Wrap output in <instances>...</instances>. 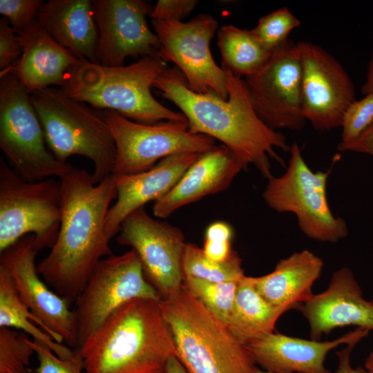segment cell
<instances>
[{"instance_id":"6da1fadb","label":"cell","mask_w":373,"mask_h":373,"mask_svg":"<svg viewBox=\"0 0 373 373\" xmlns=\"http://www.w3.org/2000/svg\"><path fill=\"white\" fill-rule=\"evenodd\" d=\"M60 181L63 202L59 233L37 269L48 286L73 303L97 263L113 255L105 223L117 191L112 175L95 184L85 169L73 168Z\"/></svg>"},{"instance_id":"7a4b0ae2","label":"cell","mask_w":373,"mask_h":373,"mask_svg":"<svg viewBox=\"0 0 373 373\" xmlns=\"http://www.w3.org/2000/svg\"><path fill=\"white\" fill-rule=\"evenodd\" d=\"M226 74L227 100L191 90L177 68H166L153 87L172 102L186 117L189 130L218 140L243 165L253 164L267 180L272 176L269 158L285 166L275 148L289 152L285 136L266 125L249 101L242 78L222 68Z\"/></svg>"},{"instance_id":"3957f363","label":"cell","mask_w":373,"mask_h":373,"mask_svg":"<svg viewBox=\"0 0 373 373\" xmlns=\"http://www.w3.org/2000/svg\"><path fill=\"white\" fill-rule=\"evenodd\" d=\"M160 300L135 298L113 312L78 347L86 373H162L175 347Z\"/></svg>"},{"instance_id":"277c9868","label":"cell","mask_w":373,"mask_h":373,"mask_svg":"<svg viewBox=\"0 0 373 373\" xmlns=\"http://www.w3.org/2000/svg\"><path fill=\"white\" fill-rule=\"evenodd\" d=\"M166 68L157 56L115 67L80 59L60 89L74 100L115 111L137 123L187 122L183 113L166 108L152 95L156 79Z\"/></svg>"},{"instance_id":"5b68a950","label":"cell","mask_w":373,"mask_h":373,"mask_svg":"<svg viewBox=\"0 0 373 373\" xmlns=\"http://www.w3.org/2000/svg\"><path fill=\"white\" fill-rule=\"evenodd\" d=\"M160 305L188 373H251L256 367L246 347L183 284Z\"/></svg>"},{"instance_id":"8992f818","label":"cell","mask_w":373,"mask_h":373,"mask_svg":"<svg viewBox=\"0 0 373 373\" xmlns=\"http://www.w3.org/2000/svg\"><path fill=\"white\" fill-rule=\"evenodd\" d=\"M30 95L47 146L58 160L67 162L75 155L89 159L95 184L112 175L116 146L102 112L70 98L60 88L48 87Z\"/></svg>"},{"instance_id":"52a82bcc","label":"cell","mask_w":373,"mask_h":373,"mask_svg":"<svg viewBox=\"0 0 373 373\" xmlns=\"http://www.w3.org/2000/svg\"><path fill=\"white\" fill-rule=\"evenodd\" d=\"M0 148L25 180H59L73 167L48 149L30 93L15 73L0 72Z\"/></svg>"},{"instance_id":"ba28073f","label":"cell","mask_w":373,"mask_h":373,"mask_svg":"<svg viewBox=\"0 0 373 373\" xmlns=\"http://www.w3.org/2000/svg\"><path fill=\"white\" fill-rule=\"evenodd\" d=\"M60 180H25L0 157V252L33 235L37 249L51 248L62 212Z\"/></svg>"},{"instance_id":"9c48e42d","label":"cell","mask_w":373,"mask_h":373,"mask_svg":"<svg viewBox=\"0 0 373 373\" xmlns=\"http://www.w3.org/2000/svg\"><path fill=\"white\" fill-rule=\"evenodd\" d=\"M285 173L268 179L262 193L265 203L278 212L294 213L307 237L336 242L347 236L344 220L332 212L327 198L328 171H313L305 162L296 143L290 146Z\"/></svg>"},{"instance_id":"30bf717a","label":"cell","mask_w":373,"mask_h":373,"mask_svg":"<svg viewBox=\"0 0 373 373\" xmlns=\"http://www.w3.org/2000/svg\"><path fill=\"white\" fill-rule=\"evenodd\" d=\"M116 146L113 175L140 173L161 160L180 153L203 154L215 145V140L189 130L188 122L166 120L146 124L132 121L118 113L103 110Z\"/></svg>"},{"instance_id":"8fae6325","label":"cell","mask_w":373,"mask_h":373,"mask_svg":"<svg viewBox=\"0 0 373 373\" xmlns=\"http://www.w3.org/2000/svg\"><path fill=\"white\" fill-rule=\"evenodd\" d=\"M135 298L160 300L131 249L102 259L75 300L78 348L117 309Z\"/></svg>"},{"instance_id":"7c38bea8","label":"cell","mask_w":373,"mask_h":373,"mask_svg":"<svg viewBox=\"0 0 373 373\" xmlns=\"http://www.w3.org/2000/svg\"><path fill=\"white\" fill-rule=\"evenodd\" d=\"M152 25L160 44L157 57L174 63L191 90L228 99L225 71L210 50L218 28L211 15L202 13L187 22L152 20Z\"/></svg>"},{"instance_id":"4fadbf2b","label":"cell","mask_w":373,"mask_h":373,"mask_svg":"<svg viewBox=\"0 0 373 373\" xmlns=\"http://www.w3.org/2000/svg\"><path fill=\"white\" fill-rule=\"evenodd\" d=\"M242 80L254 110L269 128L300 131L304 127L297 44L289 39L259 70Z\"/></svg>"},{"instance_id":"5bb4252c","label":"cell","mask_w":373,"mask_h":373,"mask_svg":"<svg viewBox=\"0 0 373 373\" xmlns=\"http://www.w3.org/2000/svg\"><path fill=\"white\" fill-rule=\"evenodd\" d=\"M117 234V244L129 246L138 254L145 278L160 299L182 287V258L186 242L180 228L154 219L141 207L124 220Z\"/></svg>"},{"instance_id":"9a60e30c","label":"cell","mask_w":373,"mask_h":373,"mask_svg":"<svg viewBox=\"0 0 373 373\" xmlns=\"http://www.w3.org/2000/svg\"><path fill=\"white\" fill-rule=\"evenodd\" d=\"M38 253L33 235H27L0 252V265L10 273L19 294L41 321L44 331L56 342L73 349L78 347V329L71 303L41 279L35 258Z\"/></svg>"},{"instance_id":"2e32d148","label":"cell","mask_w":373,"mask_h":373,"mask_svg":"<svg viewBox=\"0 0 373 373\" xmlns=\"http://www.w3.org/2000/svg\"><path fill=\"white\" fill-rule=\"evenodd\" d=\"M297 47L306 120L321 131L341 126L345 111L356 100L350 77L341 63L321 46L300 41Z\"/></svg>"},{"instance_id":"e0dca14e","label":"cell","mask_w":373,"mask_h":373,"mask_svg":"<svg viewBox=\"0 0 373 373\" xmlns=\"http://www.w3.org/2000/svg\"><path fill=\"white\" fill-rule=\"evenodd\" d=\"M92 3L99 30L97 64L122 66L128 57H157L160 44L146 21L153 9L151 4L142 0H93Z\"/></svg>"},{"instance_id":"ac0fdd59","label":"cell","mask_w":373,"mask_h":373,"mask_svg":"<svg viewBox=\"0 0 373 373\" xmlns=\"http://www.w3.org/2000/svg\"><path fill=\"white\" fill-rule=\"evenodd\" d=\"M309 325L310 337L319 341L335 328L356 326L373 330V301L363 296L352 271H336L323 292L314 294L300 307Z\"/></svg>"},{"instance_id":"d6986e66","label":"cell","mask_w":373,"mask_h":373,"mask_svg":"<svg viewBox=\"0 0 373 373\" xmlns=\"http://www.w3.org/2000/svg\"><path fill=\"white\" fill-rule=\"evenodd\" d=\"M369 333L357 327L329 341L268 334L245 345L256 364L272 373H332L325 366L328 352L341 345L358 343Z\"/></svg>"},{"instance_id":"ffe728a7","label":"cell","mask_w":373,"mask_h":373,"mask_svg":"<svg viewBox=\"0 0 373 373\" xmlns=\"http://www.w3.org/2000/svg\"><path fill=\"white\" fill-rule=\"evenodd\" d=\"M200 155L193 153L177 154L161 160L151 169L140 173L112 175L117 197L106 216L105 231L107 237L111 240L117 235L122 223L131 213L167 193Z\"/></svg>"},{"instance_id":"44dd1931","label":"cell","mask_w":373,"mask_h":373,"mask_svg":"<svg viewBox=\"0 0 373 373\" xmlns=\"http://www.w3.org/2000/svg\"><path fill=\"white\" fill-rule=\"evenodd\" d=\"M243 169L226 146H215L200 155L171 189L154 202V216L168 218L185 205L226 190Z\"/></svg>"},{"instance_id":"7402d4cb","label":"cell","mask_w":373,"mask_h":373,"mask_svg":"<svg viewBox=\"0 0 373 373\" xmlns=\"http://www.w3.org/2000/svg\"><path fill=\"white\" fill-rule=\"evenodd\" d=\"M17 33L22 54L8 70L16 74L30 94L52 85L61 88L80 59L57 43L37 21Z\"/></svg>"},{"instance_id":"603a6c76","label":"cell","mask_w":373,"mask_h":373,"mask_svg":"<svg viewBox=\"0 0 373 373\" xmlns=\"http://www.w3.org/2000/svg\"><path fill=\"white\" fill-rule=\"evenodd\" d=\"M37 21L60 46L79 59L97 64L99 30L90 0H50Z\"/></svg>"},{"instance_id":"cb8c5ba5","label":"cell","mask_w":373,"mask_h":373,"mask_svg":"<svg viewBox=\"0 0 373 373\" xmlns=\"http://www.w3.org/2000/svg\"><path fill=\"white\" fill-rule=\"evenodd\" d=\"M323 267L321 258L305 249L281 259L271 272L252 280L268 302L287 312L312 298V286Z\"/></svg>"},{"instance_id":"d4e9b609","label":"cell","mask_w":373,"mask_h":373,"mask_svg":"<svg viewBox=\"0 0 373 373\" xmlns=\"http://www.w3.org/2000/svg\"><path fill=\"white\" fill-rule=\"evenodd\" d=\"M285 312L268 302L256 289L252 276L239 281L233 307L226 325L245 346L274 332L278 318Z\"/></svg>"},{"instance_id":"484cf974","label":"cell","mask_w":373,"mask_h":373,"mask_svg":"<svg viewBox=\"0 0 373 373\" xmlns=\"http://www.w3.org/2000/svg\"><path fill=\"white\" fill-rule=\"evenodd\" d=\"M0 327L21 330L32 340L47 345L57 356L66 359L74 350L54 341L47 334L41 321L21 300L9 271L0 265Z\"/></svg>"},{"instance_id":"4316f807","label":"cell","mask_w":373,"mask_h":373,"mask_svg":"<svg viewBox=\"0 0 373 373\" xmlns=\"http://www.w3.org/2000/svg\"><path fill=\"white\" fill-rule=\"evenodd\" d=\"M218 46L222 56V68L240 77L256 73L273 53L260 44L251 30L230 24L218 30Z\"/></svg>"},{"instance_id":"83f0119b","label":"cell","mask_w":373,"mask_h":373,"mask_svg":"<svg viewBox=\"0 0 373 373\" xmlns=\"http://www.w3.org/2000/svg\"><path fill=\"white\" fill-rule=\"evenodd\" d=\"M183 278L192 277L209 282L240 280L244 276L242 260L236 251L223 262L207 258L202 248L193 243H186L182 258Z\"/></svg>"},{"instance_id":"f1b7e54d","label":"cell","mask_w":373,"mask_h":373,"mask_svg":"<svg viewBox=\"0 0 373 373\" xmlns=\"http://www.w3.org/2000/svg\"><path fill=\"white\" fill-rule=\"evenodd\" d=\"M240 280L209 282L192 277L183 278V285L219 321L227 325Z\"/></svg>"},{"instance_id":"f546056e","label":"cell","mask_w":373,"mask_h":373,"mask_svg":"<svg viewBox=\"0 0 373 373\" xmlns=\"http://www.w3.org/2000/svg\"><path fill=\"white\" fill-rule=\"evenodd\" d=\"M300 25L299 19L283 7L260 17L251 30L267 50L274 52L288 41L289 33Z\"/></svg>"},{"instance_id":"4dcf8cb0","label":"cell","mask_w":373,"mask_h":373,"mask_svg":"<svg viewBox=\"0 0 373 373\" xmlns=\"http://www.w3.org/2000/svg\"><path fill=\"white\" fill-rule=\"evenodd\" d=\"M28 337L15 329L0 327V373H20L35 353Z\"/></svg>"},{"instance_id":"1f68e13d","label":"cell","mask_w":373,"mask_h":373,"mask_svg":"<svg viewBox=\"0 0 373 373\" xmlns=\"http://www.w3.org/2000/svg\"><path fill=\"white\" fill-rule=\"evenodd\" d=\"M373 123V94L354 101L345 111L341 126L345 144L356 140Z\"/></svg>"},{"instance_id":"d6a6232c","label":"cell","mask_w":373,"mask_h":373,"mask_svg":"<svg viewBox=\"0 0 373 373\" xmlns=\"http://www.w3.org/2000/svg\"><path fill=\"white\" fill-rule=\"evenodd\" d=\"M28 343L39 361L35 373H84V359L79 348L73 349L71 357L63 359L41 342L28 338Z\"/></svg>"},{"instance_id":"836d02e7","label":"cell","mask_w":373,"mask_h":373,"mask_svg":"<svg viewBox=\"0 0 373 373\" xmlns=\"http://www.w3.org/2000/svg\"><path fill=\"white\" fill-rule=\"evenodd\" d=\"M44 3L42 0H0V13L18 32L37 21Z\"/></svg>"},{"instance_id":"e575fe53","label":"cell","mask_w":373,"mask_h":373,"mask_svg":"<svg viewBox=\"0 0 373 373\" xmlns=\"http://www.w3.org/2000/svg\"><path fill=\"white\" fill-rule=\"evenodd\" d=\"M23 46L19 35L6 18L0 20V72L12 68L20 58Z\"/></svg>"},{"instance_id":"d590c367","label":"cell","mask_w":373,"mask_h":373,"mask_svg":"<svg viewBox=\"0 0 373 373\" xmlns=\"http://www.w3.org/2000/svg\"><path fill=\"white\" fill-rule=\"evenodd\" d=\"M198 4L196 0H159L153 6L149 17L152 20L182 21Z\"/></svg>"},{"instance_id":"8d00e7d4","label":"cell","mask_w":373,"mask_h":373,"mask_svg":"<svg viewBox=\"0 0 373 373\" xmlns=\"http://www.w3.org/2000/svg\"><path fill=\"white\" fill-rule=\"evenodd\" d=\"M338 149L341 151H354L373 156V123L356 140L349 143H339Z\"/></svg>"},{"instance_id":"74e56055","label":"cell","mask_w":373,"mask_h":373,"mask_svg":"<svg viewBox=\"0 0 373 373\" xmlns=\"http://www.w3.org/2000/svg\"><path fill=\"white\" fill-rule=\"evenodd\" d=\"M202 250L207 258L216 262L227 260L233 251L231 249V241L209 240H205Z\"/></svg>"},{"instance_id":"f35d334b","label":"cell","mask_w":373,"mask_h":373,"mask_svg":"<svg viewBox=\"0 0 373 373\" xmlns=\"http://www.w3.org/2000/svg\"><path fill=\"white\" fill-rule=\"evenodd\" d=\"M233 230L224 222H216L208 226L205 231V240L231 241Z\"/></svg>"},{"instance_id":"ab89813d","label":"cell","mask_w":373,"mask_h":373,"mask_svg":"<svg viewBox=\"0 0 373 373\" xmlns=\"http://www.w3.org/2000/svg\"><path fill=\"white\" fill-rule=\"evenodd\" d=\"M356 343H352L346 346L341 350L336 352L338 359V367L335 373H365L366 372L361 368L352 367L350 363L351 353L354 348Z\"/></svg>"},{"instance_id":"60d3db41","label":"cell","mask_w":373,"mask_h":373,"mask_svg":"<svg viewBox=\"0 0 373 373\" xmlns=\"http://www.w3.org/2000/svg\"><path fill=\"white\" fill-rule=\"evenodd\" d=\"M361 93L364 95L373 94V48L367 68L365 81L362 86Z\"/></svg>"},{"instance_id":"b9f144b4","label":"cell","mask_w":373,"mask_h":373,"mask_svg":"<svg viewBox=\"0 0 373 373\" xmlns=\"http://www.w3.org/2000/svg\"><path fill=\"white\" fill-rule=\"evenodd\" d=\"M162 373H188V372L176 356H173L168 361Z\"/></svg>"},{"instance_id":"7bdbcfd3","label":"cell","mask_w":373,"mask_h":373,"mask_svg":"<svg viewBox=\"0 0 373 373\" xmlns=\"http://www.w3.org/2000/svg\"><path fill=\"white\" fill-rule=\"evenodd\" d=\"M365 367L368 372L373 373V352L370 353L365 362Z\"/></svg>"},{"instance_id":"ee69618b","label":"cell","mask_w":373,"mask_h":373,"mask_svg":"<svg viewBox=\"0 0 373 373\" xmlns=\"http://www.w3.org/2000/svg\"><path fill=\"white\" fill-rule=\"evenodd\" d=\"M251 373H272V372L265 370H260L256 366V367L254 369Z\"/></svg>"},{"instance_id":"f6af8a7d","label":"cell","mask_w":373,"mask_h":373,"mask_svg":"<svg viewBox=\"0 0 373 373\" xmlns=\"http://www.w3.org/2000/svg\"><path fill=\"white\" fill-rule=\"evenodd\" d=\"M20 373H35V372L31 369L26 368V370H24L23 371H22Z\"/></svg>"},{"instance_id":"bcb514c9","label":"cell","mask_w":373,"mask_h":373,"mask_svg":"<svg viewBox=\"0 0 373 373\" xmlns=\"http://www.w3.org/2000/svg\"><path fill=\"white\" fill-rule=\"evenodd\" d=\"M365 373H371V372H366Z\"/></svg>"}]
</instances>
